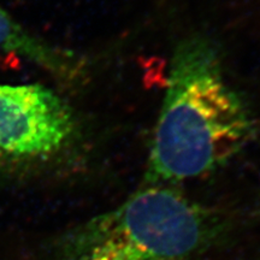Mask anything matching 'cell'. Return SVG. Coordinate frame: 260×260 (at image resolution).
<instances>
[{"mask_svg":"<svg viewBox=\"0 0 260 260\" xmlns=\"http://www.w3.org/2000/svg\"><path fill=\"white\" fill-rule=\"evenodd\" d=\"M252 122L223 74L212 41L193 37L174 52L167 92L146 168V184L210 174L247 144Z\"/></svg>","mask_w":260,"mask_h":260,"instance_id":"cell-1","label":"cell"},{"mask_svg":"<svg viewBox=\"0 0 260 260\" xmlns=\"http://www.w3.org/2000/svg\"><path fill=\"white\" fill-rule=\"evenodd\" d=\"M218 211L168 184H146L125 201L68 230L57 260H200L226 232Z\"/></svg>","mask_w":260,"mask_h":260,"instance_id":"cell-2","label":"cell"},{"mask_svg":"<svg viewBox=\"0 0 260 260\" xmlns=\"http://www.w3.org/2000/svg\"><path fill=\"white\" fill-rule=\"evenodd\" d=\"M75 134L73 110L53 90L0 83V165L46 162L64 152Z\"/></svg>","mask_w":260,"mask_h":260,"instance_id":"cell-3","label":"cell"},{"mask_svg":"<svg viewBox=\"0 0 260 260\" xmlns=\"http://www.w3.org/2000/svg\"><path fill=\"white\" fill-rule=\"evenodd\" d=\"M0 51L24 58L65 82H79L84 76L86 64L82 59L34 37L2 6Z\"/></svg>","mask_w":260,"mask_h":260,"instance_id":"cell-4","label":"cell"}]
</instances>
